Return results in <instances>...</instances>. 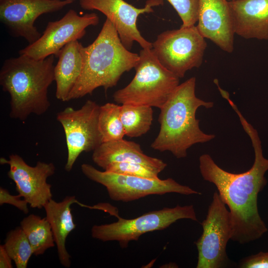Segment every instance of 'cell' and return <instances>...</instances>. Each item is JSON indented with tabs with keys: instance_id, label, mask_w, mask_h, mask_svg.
<instances>
[{
	"instance_id": "1",
	"label": "cell",
	"mask_w": 268,
	"mask_h": 268,
	"mask_svg": "<svg viewBox=\"0 0 268 268\" xmlns=\"http://www.w3.org/2000/svg\"><path fill=\"white\" fill-rule=\"evenodd\" d=\"M240 123L252 142L255 160L252 167L241 173H232L220 168L208 154L199 158L203 179L213 184L223 202L228 207L231 225V240L245 244L260 238L268 229L260 215L258 197L267 184L268 170L257 131L239 111Z\"/></svg>"
},
{
	"instance_id": "2",
	"label": "cell",
	"mask_w": 268,
	"mask_h": 268,
	"mask_svg": "<svg viewBox=\"0 0 268 268\" xmlns=\"http://www.w3.org/2000/svg\"><path fill=\"white\" fill-rule=\"evenodd\" d=\"M196 79L192 77L177 87L160 109V130L151 144L153 149L170 152L177 158L187 155V150L197 143L214 139V134H205L200 128L196 117L198 109L213 106L212 102L205 101L196 95Z\"/></svg>"
},
{
	"instance_id": "3",
	"label": "cell",
	"mask_w": 268,
	"mask_h": 268,
	"mask_svg": "<svg viewBox=\"0 0 268 268\" xmlns=\"http://www.w3.org/2000/svg\"><path fill=\"white\" fill-rule=\"evenodd\" d=\"M55 55L37 60L26 55L10 58L0 70V84L10 96L11 118L25 121L31 114L42 115L51 106L49 86L55 81Z\"/></svg>"
},
{
	"instance_id": "4",
	"label": "cell",
	"mask_w": 268,
	"mask_h": 268,
	"mask_svg": "<svg viewBox=\"0 0 268 268\" xmlns=\"http://www.w3.org/2000/svg\"><path fill=\"white\" fill-rule=\"evenodd\" d=\"M83 69L67 101L91 94L97 88L115 86L122 74L134 68L139 60L122 44L111 22L106 18L95 40L83 46Z\"/></svg>"
},
{
	"instance_id": "5",
	"label": "cell",
	"mask_w": 268,
	"mask_h": 268,
	"mask_svg": "<svg viewBox=\"0 0 268 268\" xmlns=\"http://www.w3.org/2000/svg\"><path fill=\"white\" fill-rule=\"evenodd\" d=\"M139 55L134 76L114 93L113 100L118 104L160 109L179 85V78L160 64L151 49H142Z\"/></svg>"
},
{
	"instance_id": "6",
	"label": "cell",
	"mask_w": 268,
	"mask_h": 268,
	"mask_svg": "<svg viewBox=\"0 0 268 268\" xmlns=\"http://www.w3.org/2000/svg\"><path fill=\"white\" fill-rule=\"evenodd\" d=\"M152 43L151 50L160 64L179 78L201 66L207 47L195 25L165 31Z\"/></svg>"
},
{
	"instance_id": "7",
	"label": "cell",
	"mask_w": 268,
	"mask_h": 268,
	"mask_svg": "<svg viewBox=\"0 0 268 268\" xmlns=\"http://www.w3.org/2000/svg\"><path fill=\"white\" fill-rule=\"evenodd\" d=\"M182 219L198 221L193 205L164 207L133 219L118 217L117 221L93 225L91 233L94 239L103 242L116 241L122 248H126L130 242L138 240L142 235L163 230Z\"/></svg>"
},
{
	"instance_id": "8",
	"label": "cell",
	"mask_w": 268,
	"mask_h": 268,
	"mask_svg": "<svg viewBox=\"0 0 268 268\" xmlns=\"http://www.w3.org/2000/svg\"><path fill=\"white\" fill-rule=\"evenodd\" d=\"M82 173L89 180L104 186L110 199L127 202L147 196L175 193L183 195H201L172 178L161 180L124 175L97 169L91 164L81 166Z\"/></svg>"
},
{
	"instance_id": "9",
	"label": "cell",
	"mask_w": 268,
	"mask_h": 268,
	"mask_svg": "<svg viewBox=\"0 0 268 268\" xmlns=\"http://www.w3.org/2000/svg\"><path fill=\"white\" fill-rule=\"evenodd\" d=\"M201 225L202 233L195 242L198 252L196 268H223L233 266L226 253L227 244L231 238L230 212L216 191Z\"/></svg>"
},
{
	"instance_id": "10",
	"label": "cell",
	"mask_w": 268,
	"mask_h": 268,
	"mask_svg": "<svg viewBox=\"0 0 268 268\" xmlns=\"http://www.w3.org/2000/svg\"><path fill=\"white\" fill-rule=\"evenodd\" d=\"M100 106L87 100L78 109L67 107L57 114V120L63 128L67 150L66 171H70L80 154L93 151L102 143L98 128Z\"/></svg>"
},
{
	"instance_id": "11",
	"label": "cell",
	"mask_w": 268,
	"mask_h": 268,
	"mask_svg": "<svg viewBox=\"0 0 268 268\" xmlns=\"http://www.w3.org/2000/svg\"><path fill=\"white\" fill-rule=\"evenodd\" d=\"M99 22V16L95 13L81 16L71 9L60 19L49 22L41 36L20 50L19 54L37 60L44 59L52 55L57 57L65 46L81 39L88 27L96 26Z\"/></svg>"
},
{
	"instance_id": "12",
	"label": "cell",
	"mask_w": 268,
	"mask_h": 268,
	"mask_svg": "<svg viewBox=\"0 0 268 268\" xmlns=\"http://www.w3.org/2000/svg\"><path fill=\"white\" fill-rule=\"evenodd\" d=\"M162 0H147L144 6L137 8L124 0H79L80 7L88 10H97L104 14L113 24L124 46L130 50L134 42L142 49H151L152 43L146 40L137 27L138 16L153 11V7L162 4Z\"/></svg>"
},
{
	"instance_id": "13",
	"label": "cell",
	"mask_w": 268,
	"mask_h": 268,
	"mask_svg": "<svg viewBox=\"0 0 268 268\" xmlns=\"http://www.w3.org/2000/svg\"><path fill=\"white\" fill-rule=\"evenodd\" d=\"M0 163L9 166L8 177L15 183L18 194L31 207L44 208L52 199V186L47 179L55 173L53 163L38 161L35 166H32L19 155L12 154L8 159L1 157Z\"/></svg>"
},
{
	"instance_id": "14",
	"label": "cell",
	"mask_w": 268,
	"mask_h": 268,
	"mask_svg": "<svg viewBox=\"0 0 268 268\" xmlns=\"http://www.w3.org/2000/svg\"><path fill=\"white\" fill-rule=\"evenodd\" d=\"M74 0H0V19L15 37L25 39L29 44L42 35L35 25L41 15L56 12Z\"/></svg>"
},
{
	"instance_id": "15",
	"label": "cell",
	"mask_w": 268,
	"mask_h": 268,
	"mask_svg": "<svg viewBox=\"0 0 268 268\" xmlns=\"http://www.w3.org/2000/svg\"><path fill=\"white\" fill-rule=\"evenodd\" d=\"M197 22V27L204 38L225 52H233L235 33L229 1L199 0Z\"/></svg>"
},
{
	"instance_id": "16",
	"label": "cell",
	"mask_w": 268,
	"mask_h": 268,
	"mask_svg": "<svg viewBox=\"0 0 268 268\" xmlns=\"http://www.w3.org/2000/svg\"><path fill=\"white\" fill-rule=\"evenodd\" d=\"M235 34L245 39L268 40V0L229 1Z\"/></svg>"
},
{
	"instance_id": "17",
	"label": "cell",
	"mask_w": 268,
	"mask_h": 268,
	"mask_svg": "<svg viewBox=\"0 0 268 268\" xmlns=\"http://www.w3.org/2000/svg\"><path fill=\"white\" fill-rule=\"evenodd\" d=\"M92 159L103 170L110 163L121 162L141 163L159 173L167 167L162 160L144 153L138 143L123 138L102 142L93 151Z\"/></svg>"
},
{
	"instance_id": "18",
	"label": "cell",
	"mask_w": 268,
	"mask_h": 268,
	"mask_svg": "<svg viewBox=\"0 0 268 268\" xmlns=\"http://www.w3.org/2000/svg\"><path fill=\"white\" fill-rule=\"evenodd\" d=\"M83 48L78 40L72 41L65 46L56 57L59 60L55 66L54 77L58 100L67 101L80 76L84 65Z\"/></svg>"
},
{
	"instance_id": "19",
	"label": "cell",
	"mask_w": 268,
	"mask_h": 268,
	"mask_svg": "<svg viewBox=\"0 0 268 268\" xmlns=\"http://www.w3.org/2000/svg\"><path fill=\"white\" fill-rule=\"evenodd\" d=\"M78 202L75 196H67L59 202L52 199L44 207L46 217L51 226L60 262L66 268L71 266V257L66 246V240L76 227L70 206Z\"/></svg>"
},
{
	"instance_id": "20",
	"label": "cell",
	"mask_w": 268,
	"mask_h": 268,
	"mask_svg": "<svg viewBox=\"0 0 268 268\" xmlns=\"http://www.w3.org/2000/svg\"><path fill=\"white\" fill-rule=\"evenodd\" d=\"M20 224L31 245L34 255H42L55 246L51 226L46 217L31 214L24 217Z\"/></svg>"
},
{
	"instance_id": "21",
	"label": "cell",
	"mask_w": 268,
	"mask_h": 268,
	"mask_svg": "<svg viewBox=\"0 0 268 268\" xmlns=\"http://www.w3.org/2000/svg\"><path fill=\"white\" fill-rule=\"evenodd\" d=\"M121 117L125 135L137 137L150 130L153 111L150 106L122 104Z\"/></svg>"
},
{
	"instance_id": "22",
	"label": "cell",
	"mask_w": 268,
	"mask_h": 268,
	"mask_svg": "<svg viewBox=\"0 0 268 268\" xmlns=\"http://www.w3.org/2000/svg\"><path fill=\"white\" fill-rule=\"evenodd\" d=\"M121 111V105L114 103L100 106L98 128L102 142L120 140L125 135Z\"/></svg>"
},
{
	"instance_id": "23",
	"label": "cell",
	"mask_w": 268,
	"mask_h": 268,
	"mask_svg": "<svg viewBox=\"0 0 268 268\" xmlns=\"http://www.w3.org/2000/svg\"><path fill=\"white\" fill-rule=\"evenodd\" d=\"M3 245L17 268H27L33 251L20 226L7 233Z\"/></svg>"
},
{
	"instance_id": "24",
	"label": "cell",
	"mask_w": 268,
	"mask_h": 268,
	"mask_svg": "<svg viewBox=\"0 0 268 268\" xmlns=\"http://www.w3.org/2000/svg\"><path fill=\"white\" fill-rule=\"evenodd\" d=\"M104 171L124 175L145 178L159 179L158 171L141 163L132 162H113L109 164Z\"/></svg>"
},
{
	"instance_id": "25",
	"label": "cell",
	"mask_w": 268,
	"mask_h": 268,
	"mask_svg": "<svg viewBox=\"0 0 268 268\" xmlns=\"http://www.w3.org/2000/svg\"><path fill=\"white\" fill-rule=\"evenodd\" d=\"M180 17L181 26L195 25L198 21L199 0H167Z\"/></svg>"
},
{
	"instance_id": "26",
	"label": "cell",
	"mask_w": 268,
	"mask_h": 268,
	"mask_svg": "<svg viewBox=\"0 0 268 268\" xmlns=\"http://www.w3.org/2000/svg\"><path fill=\"white\" fill-rule=\"evenodd\" d=\"M237 266L240 268H268V252H260L241 259Z\"/></svg>"
},
{
	"instance_id": "27",
	"label": "cell",
	"mask_w": 268,
	"mask_h": 268,
	"mask_svg": "<svg viewBox=\"0 0 268 268\" xmlns=\"http://www.w3.org/2000/svg\"><path fill=\"white\" fill-rule=\"evenodd\" d=\"M22 197L19 194L12 195L8 191L2 187L0 188V205L9 204L12 205L25 214L29 212L28 203L24 199H21Z\"/></svg>"
},
{
	"instance_id": "28",
	"label": "cell",
	"mask_w": 268,
	"mask_h": 268,
	"mask_svg": "<svg viewBox=\"0 0 268 268\" xmlns=\"http://www.w3.org/2000/svg\"><path fill=\"white\" fill-rule=\"evenodd\" d=\"M11 257L6 251L3 245H0V268H13Z\"/></svg>"
},
{
	"instance_id": "29",
	"label": "cell",
	"mask_w": 268,
	"mask_h": 268,
	"mask_svg": "<svg viewBox=\"0 0 268 268\" xmlns=\"http://www.w3.org/2000/svg\"></svg>"
},
{
	"instance_id": "30",
	"label": "cell",
	"mask_w": 268,
	"mask_h": 268,
	"mask_svg": "<svg viewBox=\"0 0 268 268\" xmlns=\"http://www.w3.org/2000/svg\"><path fill=\"white\" fill-rule=\"evenodd\" d=\"M230 0H229V1H230Z\"/></svg>"
},
{
	"instance_id": "31",
	"label": "cell",
	"mask_w": 268,
	"mask_h": 268,
	"mask_svg": "<svg viewBox=\"0 0 268 268\" xmlns=\"http://www.w3.org/2000/svg\"></svg>"
}]
</instances>
